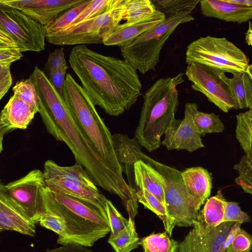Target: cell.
Instances as JSON below:
<instances>
[{
  "mask_svg": "<svg viewBox=\"0 0 252 252\" xmlns=\"http://www.w3.org/2000/svg\"><path fill=\"white\" fill-rule=\"evenodd\" d=\"M226 201L221 190L219 189L215 195L207 199L197 218L209 226L220 225L224 222Z\"/></svg>",
  "mask_w": 252,
  "mask_h": 252,
  "instance_id": "obj_23",
  "label": "cell"
},
{
  "mask_svg": "<svg viewBox=\"0 0 252 252\" xmlns=\"http://www.w3.org/2000/svg\"><path fill=\"white\" fill-rule=\"evenodd\" d=\"M230 1L245 6L252 7V0H230Z\"/></svg>",
  "mask_w": 252,
  "mask_h": 252,
  "instance_id": "obj_44",
  "label": "cell"
},
{
  "mask_svg": "<svg viewBox=\"0 0 252 252\" xmlns=\"http://www.w3.org/2000/svg\"><path fill=\"white\" fill-rule=\"evenodd\" d=\"M165 19L163 13L156 10L144 18L120 24L106 33L102 43L106 46H122Z\"/></svg>",
  "mask_w": 252,
  "mask_h": 252,
  "instance_id": "obj_17",
  "label": "cell"
},
{
  "mask_svg": "<svg viewBox=\"0 0 252 252\" xmlns=\"http://www.w3.org/2000/svg\"><path fill=\"white\" fill-rule=\"evenodd\" d=\"M0 29L13 38L22 52L45 49V26L21 11L0 6Z\"/></svg>",
  "mask_w": 252,
  "mask_h": 252,
  "instance_id": "obj_13",
  "label": "cell"
},
{
  "mask_svg": "<svg viewBox=\"0 0 252 252\" xmlns=\"http://www.w3.org/2000/svg\"><path fill=\"white\" fill-rule=\"evenodd\" d=\"M185 107L189 111L194 125L201 136L207 133H220L224 130V126L219 115L199 111L194 102H187Z\"/></svg>",
  "mask_w": 252,
  "mask_h": 252,
  "instance_id": "obj_22",
  "label": "cell"
},
{
  "mask_svg": "<svg viewBox=\"0 0 252 252\" xmlns=\"http://www.w3.org/2000/svg\"><path fill=\"white\" fill-rule=\"evenodd\" d=\"M38 223L39 225L51 230L58 235L57 240L63 238L67 229L65 220L61 216L49 211H45L40 216Z\"/></svg>",
  "mask_w": 252,
  "mask_h": 252,
  "instance_id": "obj_35",
  "label": "cell"
},
{
  "mask_svg": "<svg viewBox=\"0 0 252 252\" xmlns=\"http://www.w3.org/2000/svg\"><path fill=\"white\" fill-rule=\"evenodd\" d=\"M245 154L249 158L252 159V150Z\"/></svg>",
  "mask_w": 252,
  "mask_h": 252,
  "instance_id": "obj_46",
  "label": "cell"
},
{
  "mask_svg": "<svg viewBox=\"0 0 252 252\" xmlns=\"http://www.w3.org/2000/svg\"><path fill=\"white\" fill-rule=\"evenodd\" d=\"M143 161L163 175L165 206L176 226H192L202 205L189 194L182 179L181 171L159 162L147 155L144 156Z\"/></svg>",
  "mask_w": 252,
  "mask_h": 252,
  "instance_id": "obj_10",
  "label": "cell"
},
{
  "mask_svg": "<svg viewBox=\"0 0 252 252\" xmlns=\"http://www.w3.org/2000/svg\"><path fill=\"white\" fill-rule=\"evenodd\" d=\"M194 20L190 14L166 18L120 47L124 60L142 74L155 70L159 62L162 48L177 27Z\"/></svg>",
  "mask_w": 252,
  "mask_h": 252,
  "instance_id": "obj_6",
  "label": "cell"
},
{
  "mask_svg": "<svg viewBox=\"0 0 252 252\" xmlns=\"http://www.w3.org/2000/svg\"><path fill=\"white\" fill-rule=\"evenodd\" d=\"M44 252H93L90 247L76 244L68 243L59 247L49 249Z\"/></svg>",
  "mask_w": 252,
  "mask_h": 252,
  "instance_id": "obj_41",
  "label": "cell"
},
{
  "mask_svg": "<svg viewBox=\"0 0 252 252\" xmlns=\"http://www.w3.org/2000/svg\"><path fill=\"white\" fill-rule=\"evenodd\" d=\"M144 252H178L179 244L165 232L152 233L140 240Z\"/></svg>",
  "mask_w": 252,
  "mask_h": 252,
  "instance_id": "obj_27",
  "label": "cell"
},
{
  "mask_svg": "<svg viewBox=\"0 0 252 252\" xmlns=\"http://www.w3.org/2000/svg\"><path fill=\"white\" fill-rule=\"evenodd\" d=\"M12 91L14 95L25 101L39 112L38 95L30 77L17 81L13 87Z\"/></svg>",
  "mask_w": 252,
  "mask_h": 252,
  "instance_id": "obj_33",
  "label": "cell"
},
{
  "mask_svg": "<svg viewBox=\"0 0 252 252\" xmlns=\"http://www.w3.org/2000/svg\"><path fill=\"white\" fill-rule=\"evenodd\" d=\"M161 144L168 150L192 152L204 147L189 110L185 107L183 119H174L168 127Z\"/></svg>",
  "mask_w": 252,
  "mask_h": 252,
  "instance_id": "obj_15",
  "label": "cell"
},
{
  "mask_svg": "<svg viewBox=\"0 0 252 252\" xmlns=\"http://www.w3.org/2000/svg\"><path fill=\"white\" fill-rule=\"evenodd\" d=\"M184 74L157 80L145 93L135 137L148 152L158 149L161 137L175 119L179 105L177 86L183 83Z\"/></svg>",
  "mask_w": 252,
  "mask_h": 252,
  "instance_id": "obj_4",
  "label": "cell"
},
{
  "mask_svg": "<svg viewBox=\"0 0 252 252\" xmlns=\"http://www.w3.org/2000/svg\"><path fill=\"white\" fill-rule=\"evenodd\" d=\"M62 97L89 143L115 174L125 180L114 150L112 135L87 94L69 73L65 77Z\"/></svg>",
  "mask_w": 252,
  "mask_h": 252,
  "instance_id": "obj_5",
  "label": "cell"
},
{
  "mask_svg": "<svg viewBox=\"0 0 252 252\" xmlns=\"http://www.w3.org/2000/svg\"><path fill=\"white\" fill-rule=\"evenodd\" d=\"M126 226L116 236L108 238V242L115 252H130L140 245L134 220L128 218Z\"/></svg>",
  "mask_w": 252,
  "mask_h": 252,
  "instance_id": "obj_25",
  "label": "cell"
},
{
  "mask_svg": "<svg viewBox=\"0 0 252 252\" xmlns=\"http://www.w3.org/2000/svg\"><path fill=\"white\" fill-rule=\"evenodd\" d=\"M156 10L166 18L190 14L200 2L199 0H152Z\"/></svg>",
  "mask_w": 252,
  "mask_h": 252,
  "instance_id": "obj_28",
  "label": "cell"
},
{
  "mask_svg": "<svg viewBox=\"0 0 252 252\" xmlns=\"http://www.w3.org/2000/svg\"><path fill=\"white\" fill-rule=\"evenodd\" d=\"M105 209L110 227V237H112L126 226L128 220L124 218L111 201L107 199L105 203Z\"/></svg>",
  "mask_w": 252,
  "mask_h": 252,
  "instance_id": "obj_36",
  "label": "cell"
},
{
  "mask_svg": "<svg viewBox=\"0 0 252 252\" xmlns=\"http://www.w3.org/2000/svg\"><path fill=\"white\" fill-rule=\"evenodd\" d=\"M38 112L14 94L4 106L0 115V152L4 135L16 129H25Z\"/></svg>",
  "mask_w": 252,
  "mask_h": 252,
  "instance_id": "obj_16",
  "label": "cell"
},
{
  "mask_svg": "<svg viewBox=\"0 0 252 252\" xmlns=\"http://www.w3.org/2000/svg\"><path fill=\"white\" fill-rule=\"evenodd\" d=\"M246 72L252 81V64H249L247 68Z\"/></svg>",
  "mask_w": 252,
  "mask_h": 252,
  "instance_id": "obj_45",
  "label": "cell"
},
{
  "mask_svg": "<svg viewBox=\"0 0 252 252\" xmlns=\"http://www.w3.org/2000/svg\"><path fill=\"white\" fill-rule=\"evenodd\" d=\"M23 56L22 52L13 38L0 29V64L10 65Z\"/></svg>",
  "mask_w": 252,
  "mask_h": 252,
  "instance_id": "obj_30",
  "label": "cell"
},
{
  "mask_svg": "<svg viewBox=\"0 0 252 252\" xmlns=\"http://www.w3.org/2000/svg\"><path fill=\"white\" fill-rule=\"evenodd\" d=\"M186 63H197L218 68L226 72H246L249 59L234 44L224 37L208 35L189 44Z\"/></svg>",
  "mask_w": 252,
  "mask_h": 252,
  "instance_id": "obj_8",
  "label": "cell"
},
{
  "mask_svg": "<svg viewBox=\"0 0 252 252\" xmlns=\"http://www.w3.org/2000/svg\"><path fill=\"white\" fill-rule=\"evenodd\" d=\"M135 190L138 202L154 213L162 220L165 231L171 237L176 225L165 206L147 189H136Z\"/></svg>",
  "mask_w": 252,
  "mask_h": 252,
  "instance_id": "obj_24",
  "label": "cell"
},
{
  "mask_svg": "<svg viewBox=\"0 0 252 252\" xmlns=\"http://www.w3.org/2000/svg\"><path fill=\"white\" fill-rule=\"evenodd\" d=\"M234 222L226 221L211 227L197 218L193 228L179 244L178 252H226L225 239Z\"/></svg>",
  "mask_w": 252,
  "mask_h": 252,
  "instance_id": "obj_14",
  "label": "cell"
},
{
  "mask_svg": "<svg viewBox=\"0 0 252 252\" xmlns=\"http://www.w3.org/2000/svg\"><path fill=\"white\" fill-rule=\"evenodd\" d=\"M236 137L245 154L252 150V110L236 116Z\"/></svg>",
  "mask_w": 252,
  "mask_h": 252,
  "instance_id": "obj_29",
  "label": "cell"
},
{
  "mask_svg": "<svg viewBox=\"0 0 252 252\" xmlns=\"http://www.w3.org/2000/svg\"><path fill=\"white\" fill-rule=\"evenodd\" d=\"M45 211L55 213L65 220V236L59 244L72 243L91 247L110 232L105 207L88 200L53 191L43 190Z\"/></svg>",
  "mask_w": 252,
  "mask_h": 252,
  "instance_id": "obj_3",
  "label": "cell"
},
{
  "mask_svg": "<svg viewBox=\"0 0 252 252\" xmlns=\"http://www.w3.org/2000/svg\"><path fill=\"white\" fill-rule=\"evenodd\" d=\"M46 187L43 172L36 169L7 184L1 183L0 193L36 224L45 212L43 192Z\"/></svg>",
  "mask_w": 252,
  "mask_h": 252,
  "instance_id": "obj_12",
  "label": "cell"
},
{
  "mask_svg": "<svg viewBox=\"0 0 252 252\" xmlns=\"http://www.w3.org/2000/svg\"><path fill=\"white\" fill-rule=\"evenodd\" d=\"M84 0H32L21 11L46 26L59 15Z\"/></svg>",
  "mask_w": 252,
  "mask_h": 252,
  "instance_id": "obj_20",
  "label": "cell"
},
{
  "mask_svg": "<svg viewBox=\"0 0 252 252\" xmlns=\"http://www.w3.org/2000/svg\"><path fill=\"white\" fill-rule=\"evenodd\" d=\"M126 0H113L105 10L75 26L46 35L54 45L101 44L106 33L120 24L126 14Z\"/></svg>",
  "mask_w": 252,
  "mask_h": 252,
  "instance_id": "obj_7",
  "label": "cell"
},
{
  "mask_svg": "<svg viewBox=\"0 0 252 252\" xmlns=\"http://www.w3.org/2000/svg\"><path fill=\"white\" fill-rule=\"evenodd\" d=\"M222 69L197 63L188 64L185 75L194 91L203 94L208 100L223 112L239 108L230 85V78Z\"/></svg>",
  "mask_w": 252,
  "mask_h": 252,
  "instance_id": "obj_11",
  "label": "cell"
},
{
  "mask_svg": "<svg viewBox=\"0 0 252 252\" xmlns=\"http://www.w3.org/2000/svg\"><path fill=\"white\" fill-rule=\"evenodd\" d=\"M245 40L246 43L252 46V22L249 21L248 30L246 32Z\"/></svg>",
  "mask_w": 252,
  "mask_h": 252,
  "instance_id": "obj_43",
  "label": "cell"
},
{
  "mask_svg": "<svg viewBox=\"0 0 252 252\" xmlns=\"http://www.w3.org/2000/svg\"><path fill=\"white\" fill-rule=\"evenodd\" d=\"M199 3L201 14L205 17L238 24L252 19V7L230 0H202Z\"/></svg>",
  "mask_w": 252,
  "mask_h": 252,
  "instance_id": "obj_18",
  "label": "cell"
},
{
  "mask_svg": "<svg viewBox=\"0 0 252 252\" xmlns=\"http://www.w3.org/2000/svg\"><path fill=\"white\" fill-rule=\"evenodd\" d=\"M250 110H252V97L249 103V107Z\"/></svg>",
  "mask_w": 252,
  "mask_h": 252,
  "instance_id": "obj_47",
  "label": "cell"
},
{
  "mask_svg": "<svg viewBox=\"0 0 252 252\" xmlns=\"http://www.w3.org/2000/svg\"><path fill=\"white\" fill-rule=\"evenodd\" d=\"M6 230L34 237L36 233V223L0 193V232Z\"/></svg>",
  "mask_w": 252,
  "mask_h": 252,
  "instance_id": "obj_19",
  "label": "cell"
},
{
  "mask_svg": "<svg viewBox=\"0 0 252 252\" xmlns=\"http://www.w3.org/2000/svg\"><path fill=\"white\" fill-rule=\"evenodd\" d=\"M46 188L50 190L100 204L105 207L107 198L101 194L85 169L75 163L61 166L52 160L44 164Z\"/></svg>",
  "mask_w": 252,
  "mask_h": 252,
  "instance_id": "obj_9",
  "label": "cell"
},
{
  "mask_svg": "<svg viewBox=\"0 0 252 252\" xmlns=\"http://www.w3.org/2000/svg\"><path fill=\"white\" fill-rule=\"evenodd\" d=\"M32 0H0V6L6 7L21 11Z\"/></svg>",
  "mask_w": 252,
  "mask_h": 252,
  "instance_id": "obj_42",
  "label": "cell"
},
{
  "mask_svg": "<svg viewBox=\"0 0 252 252\" xmlns=\"http://www.w3.org/2000/svg\"><path fill=\"white\" fill-rule=\"evenodd\" d=\"M90 0H84L59 15L53 21L45 26L46 35L63 30L68 27L84 9Z\"/></svg>",
  "mask_w": 252,
  "mask_h": 252,
  "instance_id": "obj_31",
  "label": "cell"
},
{
  "mask_svg": "<svg viewBox=\"0 0 252 252\" xmlns=\"http://www.w3.org/2000/svg\"><path fill=\"white\" fill-rule=\"evenodd\" d=\"M45 66L48 74L54 72L67 71L69 67L65 59L63 48H56L50 53Z\"/></svg>",
  "mask_w": 252,
  "mask_h": 252,
  "instance_id": "obj_37",
  "label": "cell"
},
{
  "mask_svg": "<svg viewBox=\"0 0 252 252\" xmlns=\"http://www.w3.org/2000/svg\"><path fill=\"white\" fill-rule=\"evenodd\" d=\"M252 250V235L240 228L226 252H251Z\"/></svg>",
  "mask_w": 252,
  "mask_h": 252,
  "instance_id": "obj_38",
  "label": "cell"
},
{
  "mask_svg": "<svg viewBox=\"0 0 252 252\" xmlns=\"http://www.w3.org/2000/svg\"><path fill=\"white\" fill-rule=\"evenodd\" d=\"M232 74L230 85L239 108H248L252 97V81L246 72H237Z\"/></svg>",
  "mask_w": 252,
  "mask_h": 252,
  "instance_id": "obj_26",
  "label": "cell"
},
{
  "mask_svg": "<svg viewBox=\"0 0 252 252\" xmlns=\"http://www.w3.org/2000/svg\"><path fill=\"white\" fill-rule=\"evenodd\" d=\"M226 221L248 223L251 221V217L241 210L237 202L226 201L224 217V222Z\"/></svg>",
  "mask_w": 252,
  "mask_h": 252,
  "instance_id": "obj_39",
  "label": "cell"
},
{
  "mask_svg": "<svg viewBox=\"0 0 252 252\" xmlns=\"http://www.w3.org/2000/svg\"><path fill=\"white\" fill-rule=\"evenodd\" d=\"M10 66L0 64V99L7 93L12 84Z\"/></svg>",
  "mask_w": 252,
  "mask_h": 252,
  "instance_id": "obj_40",
  "label": "cell"
},
{
  "mask_svg": "<svg viewBox=\"0 0 252 252\" xmlns=\"http://www.w3.org/2000/svg\"><path fill=\"white\" fill-rule=\"evenodd\" d=\"M38 97L39 112L48 133L64 142L94 183L117 195L124 204L131 201L135 191L118 177L86 139L62 97L43 71L35 66L30 76Z\"/></svg>",
  "mask_w": 252,
  "mask_h": 252,
  "instance_id": "obj_1",
  "label": "cell"
},
{
  "mask_svg": "<svg viewBox=\"0 0 252 252\" xmlns=\"http://www.w3.org/2000/svg\"><path fill=\"white\" fill-rule=\"evenodd\" d=\"M233 169L238 172V176L235 179L236 184L244 192L252 195V159L245 154L239 163L234 165Z\"/></svg>",
  "mask_w": 252,
  "mask_h": 252,
  "instance_id": "obj_34",
  "label": "cell"
},
{
  "mask_svg": "<svg viewBox=\"0 0 252 252\" xmlns=\"http://www.w3.org/2000/svg\"><path fill=\"white\" fill-rule=\"evenodd\" d=\"M68 61L94 104L109 115L117 117L128 110L141 94L137 70L124 59L78 45L70 51Z\"/></svg>",
  "mask_w": 252,
  "mask_h": 252,
  "instance_id": "obj_2",
  "label": "cell"
},
{
  "mask_svg": "<svg viewBox=\"0 0 252 252\" xmlns=\"http://www.w3.org/2000/svg\"><path fill=\"white\" fill-rule=\"evenodd\" d=\"M156 10L151 0H126V11L123 20L131 22L149 16Z\"/></svg>",
  "mask_w": 252,
  "mask_h": 252,
  "instance_id": "obj_32",
  "label": "cell"
},
{
  "mask_svg": "<svg viewBox=\"0 0 252 252\" xmlns=\"http://www.w3.org/2000/svg\"><path fill=\"white\" fill-rule=\"evenodd\" d=\"M182 179L189 194L200 205L210 196L212 179L208 170L202 167H193L181 171Z\"/></svg>",
  "mask_w": 252,
  "mask_h": 252,
  "instance_id": "obj_21",
  "label": "cell"
}]
</instances>
